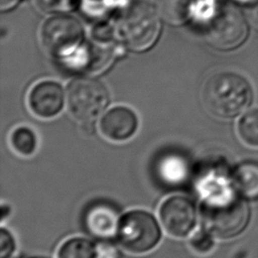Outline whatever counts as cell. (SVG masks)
Instances as JSON below:
<instances>
[{
	"mask_svg": "<svg viewBox=\"0 0 258 258\" xmlns=\"http://www.w3.org/2000/svg\"><path fill=\"white\" fill-rule=\"evenodd\" d=\"M16 251V241L8 229L0 230V258H12Z\"/></svg>",
	"mask_w": 258,
	"mask_h": 258,
	"instance_id": "cell-21",
	"label": "cell"
},
{
	"mask_svg": "<svg viewBox=\"0 0 258 258\" xmlns=\"http://www.w3.org/2000/svg\"><path fill=\"white\" fill-rule=\"evenodd\" d=\"M159 220L166 233L175 238H185L194 233L198 225L199 211L190 198L174 195L161 203Z\"/></svg>",
	"mask_w": 258,
	"mask_h": 258,
	"instance_id": "cell-8",
	"label": "cell"
},
{
	"mask_svg": "<svg viewBox=\"0 0 258 258\" xmlns=\"http://www.w3.org/2000/svg\"><path fill=\"white\" fill-rule=\"evenodd\" d=\"M99 258H120L119 250L109 241H101L98 244Z\"/></svg>",
	"mask_w": 258,
	"mask_h": 258,
	"instance_id": "cell-22",
	"label": "cell"
},
{
	"mask_svg": "<svg viewBox=\"0 0 258 258\" xmlns=\"http://www.w3.org/2000/svg\"><path fill=\"white\" fill-rule=\"evenodd\" d=\"M192 0H156V9L167 23L180 24L190 17Z\"/></svg>",
	"mask_w": 258,
	"mask_h": 258,
	"instance_id": "cell-15",
	"label": "cell"
},
{
	"mask_svg": "<svg viewBox=\"0 0 258 258\" xmlns=\"http://www.w3.org/2000/svg\"><path fill=\"white\" fill-rule=\"evenodd\" d=\"M232 181L237 192L247 201L258 200V162L244 161L232 171Z\"/></svg>",
	"mask_w": 258,
	"mask_h": 258,
	"instance_id": "cell-13",
	"label": "cell"
},
{
	"mask_svg": "<svg viewBox=\"0 0 258 258\" xmlns=\"http://www.w3.org/2000/svg\"><path fill=\"white\" fill-rule=\"evenodd\" d=\"M10 143L13 149L22 156H30L37 149V136L28 126L15 128L10 135Z\"/></svg>",
	"mask_w": 258,
	"mask_h": 258,
	"instance_id": "cell-16",
	"label": "cell"
},
{
	"mask_svg": "<svg viewBox=\"0 0 258 258\" xmlns=\"http://www.w3.org/2000/svg\"><path fill=\"white\" fill-rule=\"evenodd\" d=\"M20 0H0V8L2 11H7L15 7Z\"/></svg>",
	"mask_w": 258,
	"mask_h": 258,
	"instance_id": "cell-23",
	"label": "cell"
},
{
	"mask_svg": "<svg viewBox=\"0 0 258 258\" xmlns=\"http://www.w3.org/2000/svg\"><path fill=\"white\" fill-rule=\"evenodd\" d=\"M57 258H99L98 244L85 237H72L61 243Z\"/></svg>",
	"mask_w": 258,
	"mask_h": 258,
	"instance_id": "cell-14",
	"label": "cell"
},
{
	"mask_svg": "<svg viewBox=\"0 0 258 258\" xmlns=\"http://www.w3.org/2000/svg\"><path fill=\"white\" fill-rule=\"evenodd\" d=\"M67 102L62 86L51 80L36 83L28 93V106L39 118L50 119L57 116Z\"/></svg>",
	"mask_w": 258,
	"mask_h": 258,
	"instance_id": "cell-9",
	"label": "cell"
},
{
	"mask_svg": "<svg viewBox=\"0 0 258 258\" xmlns=\"http://www.w3.org/2000/svg\"><path fill=\"white\" fill-rule=\"evenodd\" d=\"M27 258H50V257L45 256V255H34V256H29Z\"/></svg>",
	"mask_w": 258,
	"mask_h": 258,
	"instance_id": "cell-26",
	"label": "cell"
},
{
	"mask_svg": "<svg viewBox=\"0 0 258 258\" xmlns=\"http://www.w3.org/2000/svg\"><path fill=\"white\" fill-rule=\"evenodd\" d=\"M238 134L241 140L252 147H258V109L246 112L238 122Z\"/></svg>",
	"mask_w": 258,
	"mask_h": 258,
	"instance_id": "cell-18",
	"label": "cell"
},
{
	"mask_svg": "<svg viewBox=\"0 0 258 258\" xmlns=\"http://www.w3.org/2000/svg\"><path fill=\"white\" fill-rule=\"evenodd\" d=\"M245 200L234 186L202 200L204 228L219 239H231L241 234L250 220Z\"/></svg>",
	"mask_w": 258,
	"mask_h": 258,
	"instance_id": "cell-2",
	"label": "cell"
},
{
	"mask_svg": "<svg viewBox=\"0 0 258 258\" xmlns=\"http://www.w3.org/2000/svg\"><path fill=\"white\" fill-rule=\"evenodd\" d=\"M36 6L47 13H63L72 10L80 0H34Z\"/></svg>",
	"mask_w": 258,
	"mask_h": 258,
	"instance_id": "cell-20",
	"label": "cell"
},
{
	"mask_svg": "<svg viewBox=\"0 0 258 258\" xmlns=\"http://www.w3.org/2000/svg\"><path fill=\"white\" fill-rule=\"evenodd\" d=\"M115 239L126 251L144 254L160 243L162 229L153 214L142 209H133L121 215Z\"/></svg>",
	"mask_w": 258,
	"mask_h": 258,
	"instance_id": "cell-6",
	"label": "cell"
},
{
	"mask_svg": "<svg viewBox=\"0 0 258 258\" xmlns=\"http://www.w3.org/2000/svg\"><path fill=\"white\" fill-rule=\"evenodd\" d=\"M110 104L107 87L93 78L74 80L67 90V105L71 115L87 129H92Z\"/></svg>",
	"mask_w": 258,
	"mask_h": 258,
	"instance_id": "cell-5",
	"label": "cell"
},
{
	"mask_svg": "<svg viewBox=\"0 0 258 258\" xmlns=\"http://www.w3.org/2000/svg\"><path fill=\"white\" fill-rule=\"evenodd\" d=\"M124 3L125 0H80L79 4L86 16L102 21Z\"/></svg>",
	"mask_w": 258,
	"mask_h": 258,
	"instance_id": "cell-17",
	"label": "cell"
},
{
	"mask_svg": "<svg viewBox=\"0 0 258 258\" xmlns=\"http://www.w3.org/2000/svg\"><path fill=\"white\" fill-rule=\"evenodd\" d=\"M250 23L256 30H258V4H256L250 12Z\"/></svg>",
	"mask_w": 258,
	"mask_h": 258,
	"instance_id": "cell-24",
	"label": "cell"
},
{
	"mask_svg": "<svg viewBox=\"0 0 258 258\" xmlns=\"http://www.w3.org/2000/svg\"><path fill=\"white\" fill-rule=\"evenodd\" d=\"M196 25L202 28L206 40L214 48L223 51L239 47L248 36V24L242 12L219 0Z\"/></svg>",
	"mask_w": 258,
	"mask_h": 258,
	"instance_id": "cell-3",
	"label": "cell"
},
{
	"mask_svg": "<svg viewBox=\"0 0 258 258\" xmlns=\"http://www.w3.org/2000/svg\"><path fill=\"white\" fill-rule=\"evenodd\" d=\"M252 87L241 75L220 72L211 76L202 90V100L207 111L220 119H233L251 104Z\"/></svg>",
	"mask_w": 258,
	"mask_h": 258,
	"instance_id": "cell-1",
	"label": "cell"
},
{
	"mask_svg": "<svg viewBox=\"0 0 258 258\" xmlns=\"http://www.w3.org/2000/svg\"><path fill=\"white\" fill-rule=\"evenodd\" d=\"M139 127V118L127 106H115L100 118L99 128L104 137L111 141L123 142L132 138Z\"/></svg>",
	"mask_w": 258,
	"mask_h": 258,
	"instance_id": "cell-10",
	"label": "cell"
},
{
	"mask_svg": "<svg viewBox=\"0 0 258 258\" xmlns=\"http://www.w3.org/2000/svg\"><path fill=\"white\" fill-rule=\"evenodd\" d=\"M84 27L79 19L68 14L47 18L40 28V42L48 55L63 61L85 42Z\"/></svg>",
	"mask_w": 258,
	"mask_h": 258,
	"instance_id": "cell-7",
	"label": "cell"
},
{
	"mask_svg": "<svg viewBox=\"0 0 258 258\" xmlns=\"http://www.w3.org/2000/svg\"><path fill=\"white\" fill-rule=\"evenodd\" d=\"M121 215L113 205L104 202L92 204L85 212L86 231L100 241H109L116 237Z\"/></svg>",
	"mask_w": 258,
	"mask_h": 258,
	"instance_id": "cell-11",
	"label": "cell"
},
{
	"mask_svg": "<svg viewBox=\"0 0 258 258\" xmlns=\"http://www.w3.org/2000/svg\"><path fill=\"white\" fill-rule=\"evenodd\" d=\"M188 161L177 153H167L160 157L156 164V174L160 181L168 186L182 184L189 176Z\"/></svg>",
	"mask_w": 258,
	"mask_h": 258,
	"instance_id": "cell-12",
	"label": "cell"
},
{
	"mask_svg": "<svg viewBox=\"0 0 258 258\" xmlns=\"http://www.w3.org/2000/svg\"><path fill=\"white\" fill-rule=\"evenodd\" d=\"M189 246L199 254H207L211 252L215 246V236L206 228H203L191 234Z\"/></svg>",
	"mask_w": 258,
	"mask_h": 258,
	"instance_id": "cell-19",
	"label": "cell"
},
{
	"mask_svg": "<svg viewBox=\"0 0 258 258\" xmlns=\"http://www.w3.org/2000/svg\"><path fill=\"white\" fill-rule=\"evenodd\" d=\"M237 3L243 4V5H251V4H255L258 2V0H234Z\"/></svg>",
	"mask_w": 258,
	"mask_h": 258,
	"instance_id": "cell-25",
	"label": "cell"
},
{
	"mask_svg": "<svg viewBox=\"0 0 258 258\" xmlns=\"http://www.w3.org/2000/svg\"><path fill=\"white\" fill-rule=\"evenodd\" d=\"M160 18L155 6L146 1H135L125 9L118 25V34L131 50H147L158 39Z\"/></svg>",
	"mask_w": 258,
	"mask_h": 258,
	"instance_id": "cell-4",
	"label": "cell"
}]
</instances>
